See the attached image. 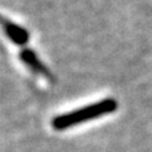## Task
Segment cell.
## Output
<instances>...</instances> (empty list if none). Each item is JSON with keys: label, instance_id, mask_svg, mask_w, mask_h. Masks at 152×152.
Wrapping results in <instances>:
<instances>
[{"label": "cell", "instance_id": "6da1fadb", "mask_svg": "<svg viewBox=\"0 0 152 152\" xmlns=\"http://www.w3.org/2000/svg\"><path fill=\"white\" fill-rule=\"evenodd\" d=\"M116 110H118V102L115 99L108 97V99L97 102L92 105H87V107H83L80 110H75L72 112L56 116L52 120V127H53V129L61 131V129H67L69 127L76 126V124L83 123V121L92 120V119L104 116Z\"/></svg>", "mask_w": 152, "mask_h": 152}, {"label": "cell", "instance_id": "7a4b0ae2", "mask_svg": "<svg viewBox=\"0 0 152 152\" xmlns=\"http://www.w3.org/2000/svg\"><path fill=\"white\" fill-rule=\"evenodd\" d=\"M0 24H1L4 32L7 34V36L10 37L15 44H18V45L27 44V42H28V39H29V35L24 28H21L20 26L12 23L11 20H8L7 18H3V16H0Z\"/></svg>", "mask_w": 152, "mask_h": 152}, {"label": "cell", "instance_id": "3957f363", "mask_svg": "<svg viewBox=\"0 0 152 152\" xmlns=\"http://www.w3.org/2000/svg\"><path fill=\"white\" fill-rule=\"evenodd\" d=\"M20 58H21V60H23L24 63H26L27 66H28L29 68H31L32 71L35 72V74L43 75L44 77H50V79L52 77V76H51L50 69H48L47 67H45L44 64L40 61V59L37 58V55L32 50H28V48H24V50H21Z\"/></svg>", "mask_w": 152, "mask_h": 152}]
</instances>
